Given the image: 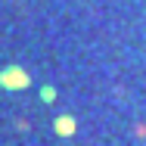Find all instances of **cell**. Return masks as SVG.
Here are the masks:
<instances>
[{"instance_id": "6da1fadb", "label": "cell", "mask_w": 146, "mask_h": 146, "mask_svg": "<svg viewBox=\"0 0 146 146\" xmlns=\"http://www.w3.org/2000/svg\"><path fill=\"white\" fill-rule=\"evenodd\" d=\"M28 84H31V78L22 65H6L0 72V87L3 90H25Z\"/></svg>"}, {"instance_id": "7a4b0ae2", "label": "cell", "mask_w": 146, "mask_h": 146, "mask_svg": "<svg viewBox=\"0 0 146 146\" xmlns=\"http://www.w3.org/2000/svg\"><path fill=\"white\" fill-rule=\"evenodd\" d=\"M56 134L59 137H72V134H75V118L72 115H59L56 118Z\"/></svg>"}, {"instance_id": "3957f363", "label": "cell", "mask_w": 146, "mask_h": 146, "mask_svg": "<svg viewBox=\"0 0 146 146\" xmlns=\"http://www.w3.org/2000/svg\"><path fill=\"white\" fill-rule=\"evenodd\" d=\"M40 100H44V103H53V100H56V90L53 87H40Z\"/></svg>"}]
</instances>
